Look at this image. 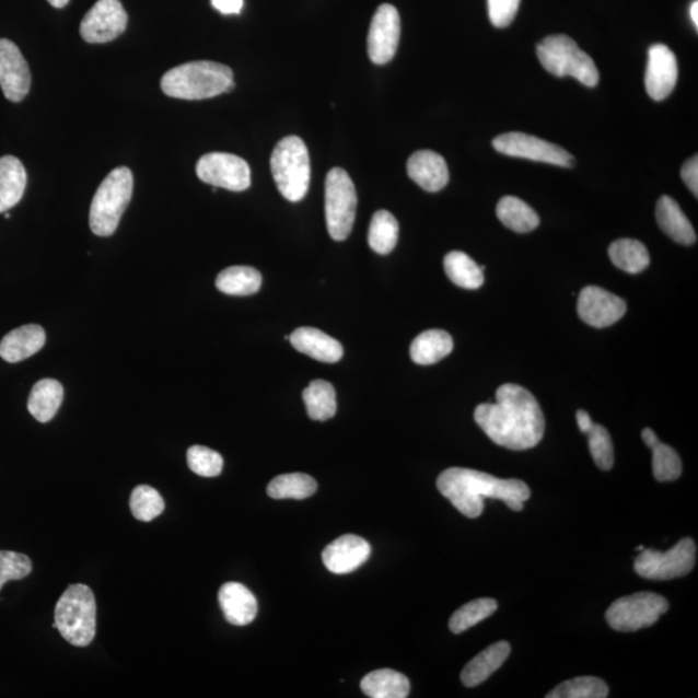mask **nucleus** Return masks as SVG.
<instances>
[{
	"instance_id": "nucleus-27",
	"label": "nucleus",
	"mask_w": 698,
	"mask_h": 698,
	"mask_svg": "<svg viewBox=\"0 0 698 698\" xmlns=\"http://www.w3.org/2000/svg\"><path fill=\"white\" fill-rule=\"evenodd\" d=\"M63 398V388L60 382L55 380H42L35 383L28 396L27 409L40 423H47L60 409Z\"/></svg>"
},
{
	"instance_id": "nucleus-43",
	"label": "nucleus",
	"mask_w": 698,
	"mask_h": 698,
	"mask_svg": "<svg viewBox=\"0 0 698 698\" xmlns=\"http://www.w3.org/2000/svg\"><path fill=\"white\" fill-rule=\"evenodd\" d=\"M520 0H488L490 23L496 27L509 26L519 11Z\"/></svg>"
},
{
	"instance_id": "nucleus-34",
	"label": "nucleus",
	"mask_w": 698,
	"mask_h": 698,
	"mask_svg": "<svg viewBox=\"0 0 698 698\" xmlns=\"http://www.w3.org/2000/svg\"><path fill=\"white\" fill-rule=\"evenodd\" d=\"M317 482L305 474H284L269 482L267 493L274 500H305L316 493Z\"/></svg>"
},
{
	"instance_id": "nucleus-36",
	"label": "nucleus",
	"mask_w": 698,
	"mask_h": 698,
	"mask_svg": "<svg viewBox=\"0 0 698 698\" xmlns=\"http://www.w3.org/2000/svg\"><path fill=\"white\" fill-rule=\"evenodd\" d=\"M497 609V601L490 600V597H481V600L469 602L454 612L451 621H449V629L454 633L465 632L484 621V619L495 615Z\"/></svg>"
},
{
	"instance_id": "nucleus-24",
	"label": "nucleus",
	"mask_w": 698,
	"mask_h": 698,
	"mask_svg": "<svg viewBox=\"0 0 698 698\" xmlns=\"http://www.w3.org/2000/svg\"><path fill=\"white\" fill-rule=\"evenodd\" d=\"M511 647L508 642H498L477 654L463 668L461 679L463 685L473 688L480 686L489 676L500 668L509 659Z\"/></svg>"
},
{
	"instance_id": "nucleus-39",
	"label": "nucleus",
	"mask_w": 698,
	"mask_h": 698,
	"mask_svg": "<svg viewBox=\"0 0 698 698\" xmlns=\"http://www.w3.org/2000/svg\"><path fill=\"white\" fill-rule=\"evenodd\" d=\"M653 451V475L661 482L674 481L682 475L683 466L675 449L664 443L651 447Z\"/></svg>"
},
{
	"instance_id": "nucleus-41",
	"label": "nucleus",
	"mask_w": 698,
	"mask_h": 698,
	"mask_svg": "<svg viewBox=\"0 0 698 698\" xmlns=\"http://www.w3.org/2000/svg\"><path fill=\"white\" fill-rule=\"evenodd\" d=\"M590 453L596 463V466L603 472H609L614 467L615 452L614 443H612L610 434L601 424H594L588 433Z\"/></svg>"
},
{
	"instance_id": "nucleus-31",
	"label": "nucleus",
	"mask_w": 698,
	"mask_h": 698,
	"mask_svg": "<svg viewBox=\"0 0 698 698\" xmlns=\"http://www.w3.org/2000/svg\"><path fill=\"white\" fill-rule=\"evenodd\" d=\"M609 258L614 265L625 272L637 275L643 272L651 263L647 247L637 240L623 239L609 246Z\"/></svg>"
},
{
	"instance_id": "nucleus-10",
	"label": "nucleus",
	"mask_w": 698,
	"mask_h": 698,
	"mask_svg": "<svg viewBox=\"0 0 698 698\" xmlns=\"http://www.w3.org/2000/svg\"><path fill=\"white\" fill-rule=\"evenodd\" d=\"M697 546L693 538H683L671 550L660 552L648 548L633 562L636 572L647 580L667 581L693 572Z\"/></svg>"
},
{
	"instance_id": "nucleus-40",
	"label": "nucleus",
	"mask_w": 698,
	"mask_h": 698,
	"mask_svg": "<svg viewBox=\"0 0 698 698\" xmlns=\"http://www.w3.org/2000/svg\"><path fill=\"white\" fill-rule=\"evenodd\" d=\"M188 466L198 476L217 477L223 472L224 459L212 449L195 445L188 449Z\"/></svg>"
},
{
	"instance_id": "nucleus-42",
	"label": "nucleus",
	"mask_w": 698,
	"mask_h": 698,
	"mask_svg": "<svg viewBox=\"0 0 698 698\" xmlns=\"http://www.w3.org/2000/svg\"><path fill=\"white\" fill-rule=\"evenodd\" d=\"M33 571L32 560L24 554L0 551V590L7 582L26 579Z\"/></svg>"
},
{
	"instance_id": "nucleus-22",
	"label": "nucleus",
	"mask_w": 698,
	"mask_h": 698,
	"mask_svg": "<svg viewBox=\"0 0 698 698\" xmlns=\"http://www.w3.org/2000/svg\"><path fill=\"white\" fill-rule=\"evenodd\" d=\"M46 345V331L39 325H25L7 334L0 341V358L20 362L40 351Z\"/></svg>"
},
{
	"instance_id": "nucleus-26",
	"label": "nucleus",
	"mask_w": 698,
	"mask_h": 698,
	"mask_svg": "<svg viewBox=\"0 0 698 698\" xmlns=\"http://www.w3.org/2000/svg\"><path fill=\"white\" fill-rule=\"evenodd\" d=\"M453 347L451 334L438 329L427 330L412 340L410 358L418 365H432L445 359Z\"/></svg>"
},
{
	"instance_id": "nucleus-11",
	"label": "nucleus",
	"mask_w": 698,
	"mask_h": 698,
	"mask_svg": "<svg viewBox=\"0 0 698 698\" xmlns=\"http://www.w3.org/2000/svg\"><path fill=\"white\" fill-rule=\"evenodd\" d=\"M497 152L504 155L517 156L536 162L548 163V165L572 167L573 155L565 148L552 144L544 139L532 137L523 132H509L500 135L493 140Z\"/></svg>"
},
{
	"instance_id": "nucleus-14",
	"label": "nucleus",
	"mask_w": 698,
	"mask_h": 698,
	"mask_svg": "<svg viewBox=\"0 0 698 698\" xmlns=\"http://www.w3.org/2000/svg\"><path fill=\"white\" fill-rule=\"evenodd\" d=\"M127 23L128 16L119 0H98L85 13L80 32L88 43H108L125 33Z\"/></svg>"
},
{
	"instance_id": "nucleus-17",
	"label": "nucleus",
	"mask_w": 698,
	"mask_h": 698,
	"mask_svg": "<svg viewBox=\"0 0 698 698\" xmlns=\"http://www.w3.org/2000/svg\"><path fill=\"white\" fill-rule=\"evenodd\" d=\"M678 81V62L671 48L665 45H653L648 51L645 71V89L656 102H662L675 89Z\"/></svg>"
},
{
	"instance_id": "nucleus-46",
	"label": "nucleus",
	"mask_w": 698,
	"mask_h": 698,
	"mask_svg": "<svg viewBox=\"0 0 698 698\" xmlns=\"http://www.w3.org/2000/svg\"><path fill=\"white\" fill-rule=\"evenodd\" d=\"M577 424H579V429L581 430L582 433H588L591 429H593V420H591V417L589 416V412L585 410H579L577 411Z\"/></svg>"
},
{
	"instance_id": "nucleus-6",
	"label": "nucleus",
	"mask_w": 698,
	"mask_h": 698,
	"mask_svg": "<svg viewBox=\"0 0 698 698\" xmlns=\"http://www.w3.org/2000/svg\"><path fill=\"white\" fill-rule=\"evenodd\" d=\"M270 170L277 188L290 202H299L307 196L311 181V162L307 147L298 137L282 139L270 156Z\"/></svg>"
},
{
	"instance_id": "nucleus-13",
	"label": "nucleus",
	"mask_w": 698,
	"mask_h": 698,
	"mask_svg": "<svg viewBox=\"0 0 698 698\" xmlns=\"http://www.w3.org/2000/svg\"><path fill=\"white\" fill-rule=\"evenodd\" d=\"M402 35L400 14L394 5L382 4L376 10L368 37L370 60L377 66L394 59Z\"/></svg>"
},
{
	"instance_id": "nucleus-50",
	"label": "nucleus",
	"mask_w": 698,
	"mask_h": 698,
	"mask_svg": "<svg viewBox=\"0 0 698 698\" xmlns=\"http://www.w3.org/2000/svg\"><path fill=\"white\" fill-rule=\"evenodd\" d=\"M644 548H645L644 546H638L637 550L642 552L644 550Z\"/></svg>"
},
{
	"instance_id": "nucleus-25",
	"label": "nucleus",
	"mask_w": 698,
	"mask_h": 698,
	"mask_svg": "<svg viewBox=\"0 0 698 698\" xmlns=\"http://www.w3.org/2000/svg\"><path fill=\"white\" fill-rule=\"evenodd\" d=\"M26 170L16 156L4 155L0 159V213L14 208L23 198L26 189Z\"/></svg>"
},
{
	"instance_id": "nucleus-9",
	"label": "nucleus",
	"mask_w": 698,
	"mask_h": 698,
	"mask_svg": "<svg viewBox=\"0 0 698 698\" xmlns=\"http://www.w3.org/2000/svg\"><path fill=\"white\" fill-rule=\"evenodd\" d=\"M668 609L664 596L654 593H638L619 597L605 614L612 629L623 632L651 628Z\"/></svg>"
},
{
	"instance_id": "nucleus-35",
	"label": "nucleus",
	"mask_w": 698,
	"mask_h": 698,
	"mask_svg": "<svg viewBox=\"0 0 698 698\" xmlns=\"http://www.w3.org/2000/svg\"><path fill=\"white\" fill-rule=\"evenodd\" d=\"M398 233L400 226L396 218L386 210L376 211L369 226V246L376 254L387 255L396 247Z\"/></svg>"
},
{
	"instance_id": "nucleus-29",
	"label": "nucleus",
	"mask_w": 698,
	"mask_h": 698,
	"mask_svg": "<svg viewBox=\"0 0 698 698\" xmlns=\"http://www.w3.org/2000/svg\"><path fill=\"white\" fill-rule=\"evenodd\" d=\"M261 275L253 267L234 266L223 270L217 277V288L226 295L248 296L258 293L261 288Z\"/></svg>"
},
{
	"instance_id": "nucleus-19",
	"label": "nucleus",
	"mask_w": 698,
	"mask_h": 698,
	"mask_svg": "<svg viewBox=\"0 0 698 698\" xmlns=\"http://www.w3.org/2000/svg\"><path fill=\"white\" fill-rule=\"evenodd\" d=\"M219 604L226 621L234 626L251 625L258 615L256 597L239 582H228L219 590Z\"/></svg>"
},
{
	"instance_id": "nucleus-7",
	"label": "nucleus",
	"mask_w": 698,
	"mask_h": 698,
	"mask_svg": "<svg viewBox=\"0 0 698 698\" xmlns=\"http://www.w3.org/2000/svg\"><path fill=\"white\" fill-rule=\"evenodd\" d=\"M537 56L543 67L555 77H572L588 88L600 82V70L590 55L568 35L546 37L537 46Z\"/></svg>"
},
{
	"instance_id": "nucleus-20",
	"label": "nucleus",
	"mask_w": 698,
	"mask_h": 698,
	"mask_svg": "<svg viewBox=\"0 0 698 698\" xmlns=\"http://www.w3.org/2000/svg\"><path fill=\"white\" fill-rule=\"evenodd\" d=\"M410 179L427 191H439L446 187L449 170L443 156L432 151H419L408 161Z\"/></svg>"
},
{
	"instance_id": "nucleus-30",
	"label": "nucleus",
	"mask_w": 698,
	"mask_h": 698,
	"mask_svg": "<svg viewBox=\"0 0 698 698\" xmlns=\"http://www.w3.org/2000/svg\"><path fill=\"white\" fill-rule=\"evenodd\" d=\"M497 217L504 226L516 233H528L539 225L538 213L517 197L501 198L497 205Z\"/></svg>"
},
{
	"instance_id": "nucleus-15",
	"label": "nucleus",
	"mask_w": 698,
	"mask_h": 698,
	"mask_svg": "<svg viewBox=\"0 0 698 698\" xmlns=\"http://www.w3.org/2000/svg\"><path fill=\"white\" fill-rule=\"evenodd\" d=\"M626 303L624 299L597 287L583 289L577 303V312L583 323L603 329L616 324L625 316Z\"/></svg>"
},
{
	"instance_id": "nucleus-12",
	"label": "nucleus",
	"mask_w": 698,
	"mask_h": 698,
	"mask_svg": "<svg viewBox=\"0 0 698 698\" xmlns=\"http://www.w3.org/2000/svg\"><path fill=\"white\" fill-rule=\"evenodd\" d=\"M197 176L216 188L244 191L251 188L252 171L245 160L230 153H209L197 163Z\"/></svg>"
},
{
	"instance_id": "nucleus-2",
	"label": "nucleus",
	"mask_w": 698,
	"mask_h": 698,
	"mask_svg": "<svg viewBox=\"0 0 698 698\" xmlns=\"http://www.w3.org/2000/svg\"><path fill=\"white\" fill-rule=\"evenodd\" d=\"M438 489L461 514L475 519L484 511V500H501L511 510L522 511L531 498V489L522 480L498 479L493 475L469 468H449L439 476Z\"/></svg>"
},
{
	"instance_id": "nucleus-37",
	"label": "nucleus",
	"mask_w": 698,
	"mask_h": 698,
	"mask_svg": "<svg viewBox=\"0 0 698 698\" xmlns=\"http://www.w3.org/2000/svg\"><path fill=\"white\" fill-rule=\"evenodd\" d=\"M609 695L607 683L595 676H580L562 682L547 698H605Z\"/></svg>"
},
{
	"instance_id": "nucleus-16",
	"label": "nucleus",
	"mask_w": 698,
	"mask_h": 698,
	"mask_svg": "<svg viewBox=\"0 0 698 698\" xmlns=\"http://www.w3.org/2000/svg\"><path fill=\"white\" fill-rule=\"evenodd\" d=\"M32 74L19 47L10 39H0V88L5 98L20 103L28 94Z\"/></svg>"
},
{
	"instance_id": "nucleus-28",
	"label": "nucleus",
	"mask_w": 698,
	"mask_h": 698,
	"mask_svg": "<svg viewBox=\"0 0 698 698\" xmlns=\"http://www.w3.org/2000/svg\"><path fill=\"white\" fill-rule=\"evenodd\" d=\"M362 693L372 698H405L410 694V682L402 673L382 668L361 680Z\"/></svg>"
},
{
	"instance_id": "nucleus-45",
	"label": "nucleus",
	"mask_w": 698,
	"mask_h": 698,
	"mask_svg": "<svg viewBox=\"0 0 698 698\" xmlns=\"http://www.w3.org/2000/svg\"><path fill=\"white\" fill-rule=\"evenodd\" d=\"M213 9L224 14H237L244 7V0H211Z\"/></svg>"
},
{
	"instance_id": "nucleus-23",
	"label": "nucleus",
	"mask_w": 698,
	"mask_h": 698,
	"mask_svg": "<svg viewBox=\"0 0 698 698\" xmlns=\"http://www.w3.org/2000/svg\"><path fill=\"white\" fill-rule=\"evenodd\" d=\"M658 223L668 237L680 245L696 244L697 236L694 225L690 224L686 213L682 211L678 202L672 197L662 196L656 208Z\"/></svg>"
},
{
	"instance_id": "nucleus-8",
	"label": "nucleus",
	"mask_w": 698,
	"mask_h": 698,
	"mask_svg": "<svg viewBox=\"0 0 698 698\" xmlns=\"http://www.w3.org/2000/svg\"><path fill=\"white\" fill-rule=\"evenodd\" d=\"M358 210L354 184L344 168H333L325 183V216L333 240L345 241L352 232Z\"/></svg>"
},
{
	"instance_id": "nucleus-21",
	"label": "nucleus",
	"mask_w": 698,
	"mask_h": 698,
	"mask_svg": "<svg viewBox=\"0 0 698 698\" xmlns=\"http://www.w3.org/2000/svg\"><path fill=\"white\" fill-rule=\"evenodd\" d=\"M289 340L298 352L319 362L334 363L344 358V347L339 341L315 327H299Z\"/></svg>"
},
{
	"instance_id": "nucleus-44",
	"label": "nucleus",
	"mask_w": 698,
	"mask_h": 698,
	"mask_svg": "<svg viewBox=\"0 0 698 698\" xmlns=\"http://www.w3.org/2000/svg\"><path fill=\"white\" fill-rule=\"evenodd\" d=\"M682 179L686 183L687 187L690 191L698 196V159L697 155L694 159L688 160L685 165H683L680 171Z\"/></svg>"
},
{
	"instance_id": "nucleus-38",
	"label": "nucleus",
	"mask_w": 698,
	"mask_h": 698,
	"mask_svg": "<svg viewBox=\"0 0 698 698\" xmlns=\"http://www.w3.org/2000/svg\"><path fill=\"white\" fill-rule=\"evenodd\" d=\"M130 508L135 519L148 523L165 511V501L154 488L139 486L132 490Z\"/></svg>"
},
{
	"instance_id": "nucleus-3",
	"label": "nucleus",
	"mask_w": 698,
	"mask_h": 698,
	"mask_svg": "<svg viewBox=\"0 0 698 698\" xmlns=\"http://www.w3.org/2000/svg\"><path fill=\"white\" fill-rule=\"evenodd\" d=\"M161 89L170 97L205 100L234 89L233 71L223 63L191 61L167 71Z\"/></svg>"
},
{
	"instance_id": "nucleus-1",
	"label": "nucleus",
	"mask_w": 698,
	"mask_h": 698,
	"mask_svg": "<svg viewBox=\"0 0 698 698\" xmlns=\"http://www.w3.org/2000/svg\"><path fill=\"white\" fill-rule=\"evenodd\" d=\"M475 420L495 444L510 451L537 446L545 434V417L536 397L517 384H503L496 403L480 404Z\"/></svg>"
},
{
	"instance_id": "nucleus-49",
	"label": "nucleus",
	"mask_w": 698,
	"mask_h": 698,
	"mask_svg": "<svg viewBox=\"0 0 698 698\" xmlns=\"http://www.w3.org/2000/svg\"><path fill=\"white\" fill-rule=\"evenodd\" d=\"M47 2L55 7V9H63V7L68 5L70 0H47Z\"/></svg>"
},
{
	"instance_id": "nucleus-48",
	"label": "nucleus",
	"mask_w": 698,
	"mask_h": 698,
	"mask_svg": "<svg viewBox=\"0 0 698 698\" xmlns=\"http://www.w3.org/2000/svg\"><path fill=\"white\" fill-rule=\"evenodd\" d=\"M690 20L694 21L696 31L698 28V3L697 0L690 5Z\"/></svg>"
},
{
	"instance_id": "nucleus-47",
	"label": "nucleus",
	"mask_w": 698,
	"mask_h": 698,
	"mask_svg": "<svg viewBox=\"0 0 698 698\" xmlns=\"http://www.w3.org/2000/svg\"><path fill=\"white\" fill-rule=\"evenodd\" d=\"M642 439L644 440V443L650 447L656 445L660 441L658 434L654 433V431L651 429L643 430Z\"/></svg>"
},
{
	"instance_id": "nucleus-5",
	"label": "nucleus",
	"mask_w": 698,
	"mask_h": 698,
	"mask_svg": "<svg viewBox=\"0 0 698 698\" xmlns=\"http://www.w3.org/2000/svg\"><path fill=\"white\" fill-rule=\"evenodd\" d=\"M133 190L130 168L118 167L100 184L90 210L91 231L100 237H109L117 231Z\"/></svg>"
},
{
	"instance_id": "nucleus-18",
	"label": "nucleus",
	"mask_w": 698,
	"mask_h": 698,
	"mask_svg": "<svg viewBox=\"0 0 698 698\" xmlns=\"http://www.w3.org/2000/svg\"><path fill=\"white\" fill-rule=\"evenodd\" d=\"M370 555H372V547L367 539L346 534L325 548L323 561L329 572L348 574L365 565Z\"/></svg>"
},
{
	"instance_id": "nucleus-33",
	"label": "nucleus",
	"mask_w": 698,
	"mask_h": 698,
	"mask_svg": "<svg viewBox=\"0 0 698 698\" xmlns=\"http://www.w3.org/2000/svg\"><path fill=\"white\" fill-rule=\"evenodd\" d=\"M444 269L449 279L462 289L476 290L482 287L484 267L477 266L465 253H449L444 259Z\"/></svg>"
},
{
	"instance_id": "nucleus-32",
	"label": "nucleus",
	"mask_w": 698,
	"mask_h": 698,
	"mask_svg": "<svg viewBox=\"0 0 698 698\" xmlns=\"http://www.w3.org/2000/svg\"><path fill=\"white\" fill-rule=\"evenodd\" d=\"M303 400L311 419L325 422L337 412V394L333 384L323 380L313 381L303 392Z\"/></svg>"
},
{
	"instance_id": "nucleus-4",
	"label": "nucleus",
	"mask_w": 698,
	"mask_h": 698,
	"mask_svg": "<svg viewBox=\"0 0 698 698\" xmlns=\"http://www.w3.org/2000/svg\"><path fill=\"white\" fill-rule=\"evenodd\" d=\"M96 600L89 586L77 583L61 595L55 608V629L68 643L88 647L96 636Z\"/></svg>"
}]
</instances>
